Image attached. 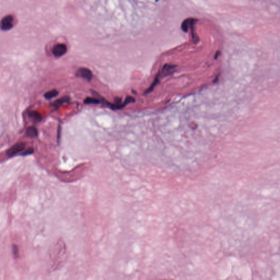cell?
<instances>
[{
	"label": "cell",
	"instance_id": "cell-1",
	"mask_svg": "<svg viewBox=\"0 0 280 280\" xmlns=\"http://www.w3.org/2000/svg\"><path fill=\"white\" fill-rule=\"evenodd\" d=\"M26 144L25 142H20L15 144L12 147L9 148L6 152V155L9 158H12L17 154L18 153L24 150L25 148Z\"/></svg>",
	"mask_w": 280,
	"mask_h": 280
},
{
	"label": "cell",
	"instance_id": "cell-2",
	"mask_svg": "<svg viewBox=\"0 0 280 280\" xmlns=\"http://www.w3.org/2000/svg\"><path fill=\"white\" fill-rule=\"evenodd\" d=\"M75 76L78 78H81L90 82L93 78V75L91 70L89 68H81L77 70L75 73Z\"/></svg>",
	"mask_w": 280,
	"mask_h": 280
},
{
	"label": "cell",
	"instance_id": "cell-3",
	"mask_svg": "<svg viewBox=\"0 0 280 280\" xmlns=\"http://www.w3.org/2000/svg\"><path fill=\"white\" fill-rule=\"evenodd\" d=\"M13 17L11 15H7L4 17L1 23V29L4 31L12 29L13 27Z\"/></svg>",
	"mask_w": 280,
	"mask_h": 280
},
{
	"label": "cell",
	"instance_id": "cell-4",
	"mask_svg": "<svg viewBox=\"0 0 280 280\" xmlns=\"http://www.w3.org/2000/svg\"><path fill=\"white\" fill-rule=\"evenodd\" d=\"M68 51V47L65 44L58 43L55 45L52 49V53L56 58H59L65 54Z\"/></svg>",
	"mask_w": 280,
	"mask_h": 280
},
{
	"label": "cell",
	"instance_id": "cell-5",
	"mask_svg": "<svg viewBox=\"0 0 280 280\" xmlns=\"http://www.w3.org/2000/svg\"><path fill=\"white\" fill-rule=\"evenodd\" d=\"M176 68V65H173L170 64H166L162 68V73L160 74V75L162 77H166L167 75H170L173 72V71Z\"/></svg>",
	"mask_w": 280,
	"mask_h": 280
},
{
	"label": "cell",
	"instance_id": "cell-6",
	"mask_svg": "<svg viewBox=\"0 0 280 280\" xmlns=\"http://www.w3.org/2000/svg\"><path fill=\"white\" fill-rule=\"evenodd\" d=\"M196 23H197V20L195 19L188 18L183 21L181 25V28L184 32H188L189 27L191 26V25Z\"/></svg>",
	"mask_w": 280,
	"mask_h": 280
},
{
	"label": "cell",
	"instance_id": "cell-7",
	"mask_svg": "<svg viewBox=\"0 0 280 280\" xmlns=\"http://www.w3.org/2000/svg\"><path fill=\"white\" fill-rule=\"evenodd\" d=\"M28 115L29 118L35 123H40L42 119L41 114L35 111H30L28 112Z\"/></svg>",
	"mask_w": 280,
	"mask_h": 280
},
{
	"label": "cell",
	"instance_id": "cell-8",
	"mask_svg": "<svg viewBox=\"0 0 280 280\" xmlns=\"http://www.w3.org/2000/svg\"><path fill=\"white\" fill-rule=\"evenodd\" d=\"M26 136L29 138H35L38 135L37 129L34 126H29L26 130Z\"/></svg>",
	"mask_w": 280,
	"mask_h": 280
},
{
	"label": "cell",
	"instance_id": "cell-9",
	"mask_svg": "<svg viewBox=\"0 0 280 280\" xmlns=\"http://www.w3.org/2000/svg\"><path fill=\"white\" fill-rule=\"evenodd\" d=\"M70 100V98L68 96H64L62 98H60L59 99H58L55 100L54 103H52V105L53 107H55V108H58L60 106L64 103H68Z\"/></svg>",
	"mask_w": 280,
	"mask_h": 280
},
{
	"label": "cell",
	"instance_id": "cell-10",
	"mask_svg": "<svg viewBox=\"0 0 280 280\" xmlns=\"http://www.w3.org/2000/svg\"><path fill=\"white\" fill-rule=\"evenodd\" d=\"M59 95V91L56 89L48 91L44 94V97L47 100H50Z\"/></svg>",
	"mask_w": 280,
	"mask_h": 280
},
{
	"label": "cell",
	"instance_id": "cell-11",
	"mask_svg": "<svg viewBox=\"0 0 280 280\" xmlns=\"http://www.w3.org/2000/svg\"><path fill=\"white\" fill-rule=\"evenodd\" d=\"M84 103L85 104H87V105H88V104L97 105V104L101 103V101L100 99H98L95 97H88L84 100Z\"/></svg>",
	"mask_w": 280,
	"mask_h": 280
},
{
	"label": "cell",
	"instance_id": "cell-12",
	"mask_svg": "<svg viewBox=\"0 0 280 280\" xmlns=\"http://www.w3.org/2000/svg\"><path fill=\"white\" fill-rule=\"evenodd\" d=\"M159 83V79L158 78V75L157 77L155 78L154 82H153V83L152 84V85L150 87V88L146 90V91L145 93L146 94H148V93H150Z\"/></svg>",
	"mask_w": 280,
	"mask_h": 280
},
{
	"label": "cell",
	"instance_id": "cell-13",
	"mask_svg": "<svg viewBox=\"0 0 280 280\" xmlns=\"http://www.w3.org/2000/svg\"><path fill=\"white\" fill-rule=\"evenodd\" d=\"M34 153V148L32 147H31V148H28L27 150L25 151L24 152L22 153L21 154V156H28V155L32 154Z\"/></svg>",
	"mask_w": 280,
	"mask_h": 280
},
{
	"label": "cell",
	"instance_id": "cell-14",
	"mask_svg": "<svg viewBox=\"0 0 280 280\" xmlns=\"http://www.w3.org/2000/svg\"><path fill=\"white\" fill-rule=\"evenodd\" d=\"M13 253L14 258H17L18 257V256H19V248H18V247L15 245H14L13 246Z\"/></svg>",
	"mask_w": 280,
	"mask_h": 280
},
{
	"label": "cell",
	"instance_id": "cell-15",
	"mask_svg": "<svg viewBox=\"0 0 280 280\" xmlns=\"http://www.w3.org/2000/svg\"><path fill=\"white\" fill-rule=\"evenodd\" d=\"M60 134H61V129H60V126H59V128H58V143H59V142H60Z\"/></svg>",
	"mask_w": 280,
	"mask_h": 280
},
{
	"label": "cell",
	"instance_id": "cell-16",
	"mask_svg": "<svg viewBox=\"0 0 280 280\" xmlns=\"http://www.w3.org/2000/svg\"><path fill=\"white\" fill-rule=\"evenodd\" d=\"M219 54H220V53H219V52H217V53H216V55H215V56H214V57H215V58H215V59H217V58H218V55Z\"/></svg>",
	"mask_w": 280,
	"mask_h": 280
}]
</instances>
